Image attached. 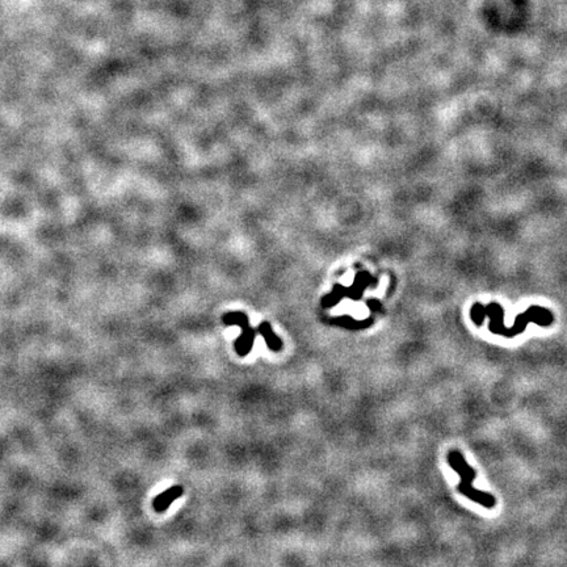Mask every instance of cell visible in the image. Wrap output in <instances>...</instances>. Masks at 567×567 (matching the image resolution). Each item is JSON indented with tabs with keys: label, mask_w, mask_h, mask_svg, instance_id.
<instances>
[{
	"label": "cell",
	"mask_w": 567,
	"mask_h": 567,
	"mask_svg": "<svg viewBox=\"0 0 567 567\" xmlns=\"http://www.w3.org/2000/svg\"><path fill=\"white\" fill-rule=\"evenodd\" d=\"M446 458H448V463H449L450 468L456 470L457 474L459 476L458 491L463 496L469 498L473 502L478 503V504H481L485 508H494L496 505L495 496L491 495L490 492L477 490L473 486V481L476 479L477 472L473 469L469 463L466 462L462 453L457 449L449 450Z\"/></svg>",
	"instance_id": "1"
},
{
	"label": "cell",
	"mask_w": 567,
	"mask_h": 567,
	"mask_svg": "<svg viewBox=\"0 0 567 567\" xmlns=\"http://www.w3.org/2000/svg\"><path fill=\"white\" fill-rule=\"evenodd\" d=\"M223 323L227 326L231 325H238L242 328V334L235 341V351L236 353L239 354L240 357H244L251 352L253 347V341H255V330H253L248 323V318L244 313H227L223 315Z\"/></svg>",
	"instance_id": "2"
},
{
	"label": "cell",
	"mask_w": 567,
	"mask_h": 567,
	"mask_svg": "<svg viewBox=\"0 0 567 567\" xmlns=\"http://www.w3.org/2000/svg\"><path fill=\"white\" fill-rule=\"evenodd\" d=\"M183 495V487L181 486H172L166 491H163L161 495H158L152 502V507L157 512H164L170 508V505Z\"/></svg>",
	"instance_id": "3"
},
{
	"label": "cell",
	"mask_w": 567,
	"mask_h": 567,
	"mask_svg": "<svg viewBox=\"0 0 567 567\" xmlns=\"http://www.w3.org/2000/svg\"><path fill=\"white\" fill-rule=\"evenodd\" d=\"M257 331H259V334L264 338V340H266L267 345H268V348L271 349V351L273 352L281 351L282 341L280 340L279 336L273 332L272 327H271V325H269L268 322H262V323L259 325V328H257Z\"/></svg>",
	"instance_id": "4"
}]
</instances>
